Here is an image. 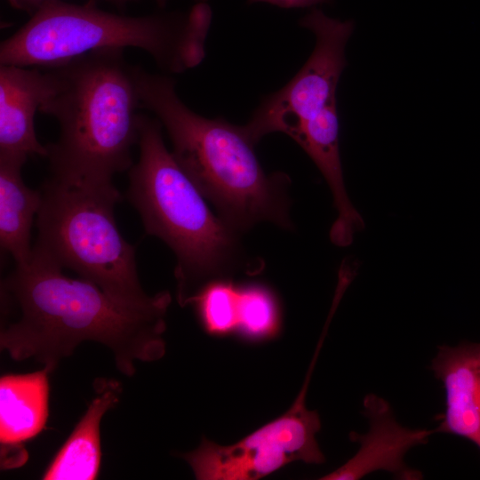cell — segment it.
<instances>
[{
    "label": "cell",
    "instance_id": "8fae6325",
    "mask_svg": "<svg viewBox=\"0 0 480 480\" xmlns=\"http://www.w3.org/2000/svg\"><path fill=\"white\" fill-rule=\"evenodd\" d=\"M431 370L445 392V411L435 433L464 437L480 450V343L439 347Z\"/></svg>",
    "mask_w": 480,
    "mask_h": 480
},
{
    "label": "cell",
    "instance_id": "30bf717a",
    "mask_svg": "<svg viewBox=\"0 0 480 480\" xmlns=\"http://www.w3.org/2000/svg\"><path fill=\"white\" fill-rule=\"evenodd\" d=\"M52 85L48 68L0 65V156L46 157L47 148L36 137L34 120Z\"/></svg>",
    "mask_w": 480,
    "mask_h": 480
},
{
    "label": "cell",
    "instance_id": "6da1fadb",
    "mask_svg": "<svg viewBox=\"0 0 480 480\" xmlns=\"http://www.w3.org/2000/svg\"><path fill=\"white\" fill-rule=\"evenodd\" d=\"M170 304L124 303L89 280L66 276L33 248L29 261L15 265L1 283L0 348L51 373L79 344L97 342L109 349L116 369L132 377L135 363L164 356Z\"/></svg>",
    "mask_w": 480,
    "mask_h": 480
},
{
    "label": "cell",
    "instance_id": "2e32d148",
    "mask_svg": "<svg viewBox=\"0 0 480 480\" xmlns=\"http://www.w3.org/2000/svg\"><path fill=\"white\" fill-rule=\"evenodd\" d=\"M279 323V307L272 292L260 285L239 289L237 330L251 338H267L276 333Z\"/></svg>",
    "mask_w": 480,
    "mask_h": 480
},
{
    "label": "cell",
    "instance_id": "8992f818",
    "mask_svg": "<svg viewBox=\"0 0 480 480\" xmlns=\"http://www.w3.org/2000/svg\"><path fill=\"white\" fill-rule=\"evenodd\" d=\"M40 189L34 249L124 303L147 308L172 302L169 292L148 295L140 284L135 247L116 223L114 209L122 196L113 183L68 184L49 178Z\"/></svg>",
    "mask_w": 480,
    "mask_h": 480
},
{
    "label": "cell",
    "instance_id": "5b68a950",
    "mask_svg": "<svg viewBox=\"0 0 480 480\" xmlns=\"http://www.w3.org/2000/svg\"><path fill=\"white\" fill-rule=\"evenodd\" d=\"M50 0L0 44V65L50 68L91 51L137 48L164 72L180 74L201 63L212 20L204 2L187 14L129 16Z\"/></svg>",
    "mask_w": 480,
    "mask_h": 480
},
{
    "label": "cell",
    "instance_id": "ba28073f",
    "mask_svg": "<svg viewBox=\"0 0 480 480\" xmlns=\"http://www.w3.org/2000/svg\"><path fill=\"white\" fill-rule=\"evenodd\" d=\"M300 25L315 34V49L296 76L263 99L250 121L242 125L255 145L267 134H286L296 124L335 100L337 84L347 64L345 46L353 23L329 18L315 9L301 20Z\"/></svg>",
    "mask_w": 480,
    "mask_h": 480
},
{
    "label": "cell",
    "instance_id": "7a4b0ae2",
    "mask_svg": "<svg viewBox=\"0 0 480 480\" xmlns=\"http://www.w3.org/2000/svg\"><path fill=\"white\" fill-rule=\"evenodd\" d=\"M132 72L141 110L160 122L178 164L232 229L242 233L260 222L292 227L289 177L264 171L242 125L194 112L168 76L139 65Z\"/></svg>",
    "mask_w": 480,
    "mask_h": 480
},
{
    "label": "cell",
    "instance_id": "d6986e66",
    "mask_svg": "<svg viewBox=\"0 0 480 480\" xmlns=\"http://www.w3.org/2000/svg\"><path fill=\"white\" fill-rule=\"evenodd\" d=\"M169 0H155V2L158 4V6L160 7H164L165 6V4H167ZM201 2H204V0H199Z\"/></svg>",
    "mask_w": 480,
    "mask_h": 480
},
{
    "label": "cell",
    "instance_id": "ac0fdd59",
    "mask_svg": "<svg viewBox=\"0 0 480 480\" xmlns=\"http://www.w3.org/2000/svg\"><path fill=\"white\" fill-rule=\"evenodd\" d=\"M329 0H248L249 3L266 2L281 7H305Z\"/></svg>",
    "mask_w": 480,
    "mask_h": 480
},
{
    "label": "cell",
    "instance_id": "52a82bcc",
    "mask_svg": "<svg viewBox=\"0 0 480 480\" xmlns=\"http://www.w3.org/2000/svg\"><path fill=\"white\" fill-rule=\"evenodd\" d=\"M309 380L290 408L239 441L220 445L205 437L182 458L198 480H256L287 464L324 463L316 435L321 428L319 414L306 406Z\"/></svg>",
    "mask_w": 480,
    "mask_h": 480
},
{
    "label": "cell",
    "instance_id": "3957f363",
    "mask_svg": "<svg viewBox=\"0 0 480 480\" xmlns=\"http://www.w3.org/2000/svg\"><path fill=\"white\" fill-rule=\"evenodd\" d=\"M51 91L39 112L60 127L46 145L51 179L104 185L133 165L141 110L124 49L91 51L48 68Z\"/></svg>",
    "mask_w": 480,
    "mask_h": 480
},
{
    "label": "cell",
    "instance_id": "e0dca14e",
    "mask_svg": "<svg viewBox=\"0 0 480 480\" xmlns=\"http://www.w3.org/2000/svg\"><path fill=\"white\" fill-rule=\"evenodd\" d=\"M9 4L18 10L32 15L43 4L50 0H7ZM115 4L118 8H124L128 4L140 0H104Z\"/></svg>",
    "mask_w": 480,
    "mask_h": 480
},
{
    "label": "cell",
    "instance_id": "7c38bea8",
    "mask_svg": "<svg viewBox=\"0 0 480 480\" xmlns=\"http://www.w3.org/2000/svg\"><path fill=\"white\" fill-rule=\"evenodd\" d=\"M94 396L74 430L50 463L42 479L93 480L101 460L100 422L120 400L122 386L109 378H97Z\"/></svg>",
    "mask_w": 480,
    "mask_h": 480
},
{
    "label": "cell",
    "instance_id": "9c48e42d",
    "mask_svg": "<svg viewBox=\"0 0 480 480\" xmlns=\"http://www.w3.org/2000/svg\"><path fill=\"white\" fill-rule=\"evenodd\" d=\"M364 413L369 430L360 435L351 432L349 438L360 444L357 452L342 466L321 477L323 480H356L369 473L385 470L401 479H419L421 474L404 462L406 452L425 444L435 429H411L401 426L391 407L383 398L369 394L364 399Z\"/></svg>",
    "mask_w": 480,
    "mask_h": 480
},
{
    "label": "cell",
    "instance_id": "5bb4252c",
    "mask_svg": "<svg viewBox=\"0 0 480 480\" xmlns=\"http://www.w3.org/2000/svg\"><path fill=\"white\" fill-rule=\"evenodd\" d=\"M26 161L0 156V244L15 265L28 263L32 256L31 228L42 201L41 189L30 188L22 179Z\"/></svg>",
    "mask_w": 480,
    "mask_h": 480
},
{
    "label": "cell",
    "instance_id": "4fadbf2b",
    "mask_svg": "<svg viewBox=\"0 0 480 480\" xmlns=\"http://www.w3.org/2000/svg\"><path fill=\"white\" fill-rule=\"evenodd\" d=\"M50 372L42 368L0 378L1 447H18L37 436L48 419Z\"/></svg>",
    "mask_w": 480,
    "mask_h": 480
},
{
    "label": "cell",
    "instance_id": "277c9868",
    "mask_svg": "<svg viewBox=\"0 0 480 480\" xmlns=\"http://www.w3.org/2000/svg\"><path fill=\"white\" fill-rule=\"evenodd\" d=\"M163 126L140 114L137 163L128 171L126 197L148 235L164 241L176 258L174 276L180 307L200 291L237 272L254 275L260 260L245 254L239 233L208 207L205 198L164 144Z\"/></svg>",
    "mask_w": 480,
    "mask_h": 480
},
{
    "label": "cell",
    "instance_id": "9a60e30c",
    "mask_svg": "<svg viewBox=\"0 0 480 480\" xmlns=\"http://www.w3.org/2000/svg\"><path fill=\"white\" fill-rule=\"evenodd\" d=\"M238 297L232 279H219L204 286L191 305L209 333L222 335L237 327Z\"/></svg>",
    "mask_w": 480,
    "mask_h": 480
}]
</instances>
